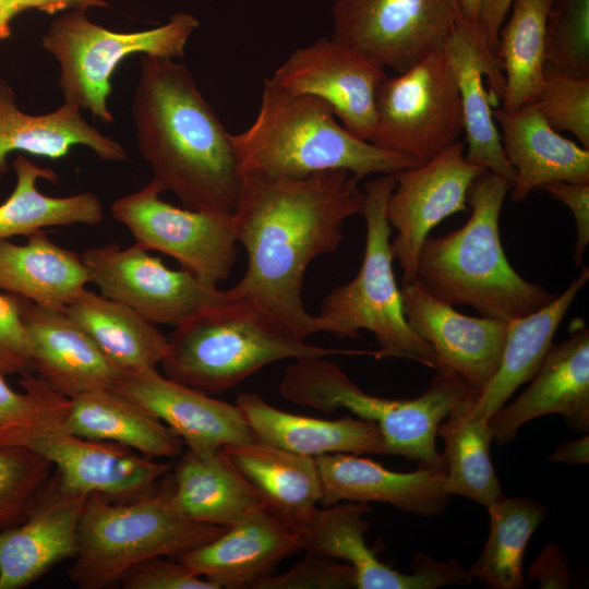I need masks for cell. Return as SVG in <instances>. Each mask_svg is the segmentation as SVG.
I'll list each match as a JSON object with an SVG mask.
<instances>
[{"instance_id": "cell-51", "label": "cell", "mask_w": 589, "mask_h": 589, "mask_svg": "<svg viewBox=\"0 0 589 589\" xmlns=\"http://www.w3.org/2000/svg\"><path fill=\"white\" fill-rule=\"evenodd\" d=\"M23 11L22 0H0V43L10 36L11 21Z\"/></svg>"}, {"instance_id": "cell-31", "label": "cell", "mask_w": 589, "mask_h": 589, "mask_svg": "<svg viewBox=\"0 0 589 589\" xmlns=\"http://www.w3.org/2000/svg\"><path fill=\"white\" fill-rule=\"evenodd\" d=\"M589 279L585 266L577 278L556 298L520 318L508 322L501 361L495 374L471 402V412L489 419L515 390L538 372L553 337L579 291Z\"/></svg>"}, {"instance_id": "cell-46", "label": "cell", "mask_w": 589, "mask_h": 589, "mask_svg": "<svg viewBox=\"0 0 589 589\" xmlns=\"http://www.w3.org/2000/svg\"><path fill=\"white\" fill-rule=\"evenodd\" d=\"M540 190L561 201L572 212L576 227L573 260L575 266L580 265L589 243V183L555 181L543 184Z\"/></svg>"}, {"instance_id": "cell-24", "label": "cell", "mask_w": 589, "mask_h": 589, "mask_svg": "<svg viewBox=\"0 0 589 589\" xmlns=\"http://www.w3.org/2000/svg\"><path fill=\"white\" fill-rule=\"evenodd\" d=\"M299 550V536L265 507L175 557L218 589H254Z\"/></svg>"}, {"instance_id": "cell-26", "label": "cell", "mask_w": 589, "mask_h": 589, "mask_svg": "<svg viewBox=\"0 0 589 589\" xmlns=\"http://www.w3.org/2000/svg\"><path fill=\"white\" fill-rule=\"evenodd\" d=\"M502 130L504 155L515 171L510 199L527 200L543 184L564 181L589 183V149L562 136L543 118L534 103L515 111L493 109Z\"/></svg>"}, {"instance_id": "cell-25", "label": "cell", "mask_w": 589, "mask_h": 589, "mask_svg": "<svg viewBox=\"0 0 589 589\" xmlns=\"http://www.w3.org/2000/svg\"><path fill=\"white\" fill-rule=\"evenodd\" d=\"M322 482L323 506L341 502L385 503L417 516H437L449 503L444 469L419 467L393 471L354 454L336 453L315 458Z\"/></svg>"}, {"instance_id": "cell-52", "label": "cell", "mask_w": 589, "mask_h": 589, "mask_svg": "<svg viewBox=\"0 0 589 589\" xmlns=\"http://www.w3.org/2000/svg\"><path fill=\"white\" fill-rule=\"evenodd\" d=\"M482 0H459L462 14L472 22H478Z\"/></svg>"}, {"instance_id": "cell-28", "label": "cell", "mask_w": 589, "mask_h": 589, "mask_svg": "<svg viewBox=\"0 0 589 589\" xmlns=\"http://www.w3.org/2000/svg\"><path fill=\"white\" fill-rule=\"evenodd\" d=\"M236 405L255 440L309 457L346 453L389 455L380 428L361 418L336 420L289 413L252 392L240 394Z\"/></svg>"}, {"instance_id": "cell-44", "label": "cell", "mask_w": 589, "mask_h": 589, "mask_svg": "<svg viewBox=\"0 0 589 589\" xmlns=\"http://www.w3.org/2000/svg\"><path fill=\"white\" fill-rule=\"evenodd\" d=\"M21 302V296L0 293V373L4 376L33 371Z\"/></svg>"}, {"instance_id": "cell-48", "label": "cell", "mask_w": 589, "mask_h": 589, "mask_svg": "<svg viewBox=\"0 0 589 589\" xmlns=\"http://www.w3.org/2000/svg\"><path fill=\"white\" fill-rule=\"evenodd\" d=\"M512 0H482L478 24L486 38L490 50L495 55L500 29L508 15Z\"/></svg>"}, {"instance_id": "cell-14", "label": "cell", "mask_w": 589, "mask_h": 589, "mask_svg": "<svg viewBox=\"0 0 589 589\" xmlns=\"http://www.w3.org/2000/svg\"><path fill=\"white\" fill-rule=\"evenodd\" d=\"M89 283L100 294L137 312L153 324L178 327L220 302L225 291L191 272L171 269L137 243L89 248L81 254Z\"/></svg>"}, {"instance_id": "cell-30", "label": "cell", "mask_w": 589, "mask_h": 589, "mask_svg": "<svg viewBox=\"0 0 589 589\" xmlns=\"http://www.w3.org/2000/svg\"><path fill=\"white\" fill-rule=\"evenodd\" d=\"M224 450L267 508L299 536L322 498L316 459L257 440L228 445Z\"/></svg>"}, {"instance_id": "cell-50", "label": "cell", "mask_w": 589, "mask_h": 589, "mask_svg": "<svg viewBox=\"0 0 589 589\" xmlns=\"http://www.w3.org/2000/svg\"><path fill=\"white\" fill-rule=\"evenodd\" d=\"M24 10L37 9L48 14L63 10H84L89 8H108L104 0H22Z\"/></svg>"}, {"instance_id": "cell-38", "label": "cell", "mask_w": 589, "mask_h": 589, "mask_svg": "<svg viewBox=\"0 0 589 589\" xmlns=\"http://www.w3.org/2000/svg\"><path fill=\"white\" fill-rule=\"evenodd\" d=\"M486 509L490 521L486 542L469 572L490 589H522L527 544L548 516V509L538 501L522 496H503Z\"/></svg>"}, {"instance_id": "cell-19", "label": "cell", "mask_w": 589, "mask_h": 589, "mask_svg": "<svg viewBox=\"0 0 589 589\" xmlns=\"http://www.w3.org/2000/svg\"><path fill=\"white\" fill-rule=\"evenodd\" d=\"M401 296L409 325L434 353L436 373L480 393L498 368L508 322L461 314L417 284L402 286Z\"/></svg>"}, {"instance_id": "cell-2", "label": "cell", "mask_w": 589, "mask_h": 589, "mask_svg": "<svg viewBox=\"0 0 589 589\" xmlns=\"http://www.w3.org/2000/svg\"><path fill=\"white\" fill-rule=\"evenodd\" d=\"M132 117L161 192H173L188 208L233 213L242 172L231 134L183 63L142 56Z\"/></svg>"}, {"instance_id": "cell-33", "label": "cell", "mask_w": 589, "mask_h": 589, "mask_svg": "<svg viewBox=\"0 0 589 589\" xmlns=\"http://www.w3.org/2000/svg\"><path fill=\"white\" fill-rule=\"evenodd\" d=\"M89 283L81 255L55 243L41 230L24 244L0 240V289L55 309L65 305Z\"/></svg>"}, {"instance_id": "cell-7", "label": "cell", "mask_w": 589, "mask_h": 589, "mask_svg": "<svg viewBox=\"0 0 589 589\" xmlns=\"http://www.w3.org/2000/svg\"><path fill=\"white\" fill-rule=\"evenodd\" d=\"M395 185V173L365 182L360 213L365 220L362 263L349 283L334 287L323 299L315 315L317 327L340 338H360V330H369L378 346L374 359H405L434 370L431 347L405 316L394 274L386 204Z\"/></svg>"}, {"instance_id": "cell-10", "label": "cell", "mask_w": 589, "mask_h": 589, "mask_svg": "<svg viewBox=\"0 0 589 589\" xmlns=\"http://www.w3.org/2000/svg\"><path fill=\"white\" fill-rule=\"evenodd\" d=\"M69 399L59 395L39 410L0 426V446L31 449L56 467L60 483L74 492L129 501L151 492L170 470L135 450L75 435L60 423Z\"/></svg>"}, {"instance_id": "cell-9", "label": "cell", "mask_w": 589, "mask_h": 589, "mask_svg": "<svg viewBox=\"0 0 589 589\" xmlns=\"http://www.w3.org/2000/svg\"><path fill=\"white\" fill-rule=\"evenodd\" d=\"M85 12L69 10L53 20L41 46L60 64L64 103L87 109L106 123L113 121L107 100L112 91L111 76L121 61L135 53L183 57L187 41L200 24L192 14L180 12L158 27L120 33L93 23Z\"/></svg>"}, {"instance_id": "cell-20", "label": "cell", "mask_w": 589, "mask_h": 589, "mask_svg": "<svg viewBox=\"0 0 589 589\" xmlns=\"http://www.w3.org/2000/svg\"><path fill=\"white\" fill-rule=\"evenodd\" d=\"M530 385L489 420L492 440L513 441L527 422L561 414L575 432L589 429V329L582 318L570 323V335L552 345Z\"/></svg>"}, {"instance_id": "cell-18", "label": "cell", "mask_w": 589, "mask_h": 589, "mask_svg": "<svg viewBox=\"0 0 589 589\" xmlns=\"http://www.w3.org/2000/svg\"><path fill=\"white\" fill-rule=\"evenodd\" d=\"M442 52L459 93L466 160L513 182L515 171L504 155L492 108L493 101L503 99L505 75L478 22L459 10Z\"/></svg>"}, {"instance_id": "cell-42", "label": "cell", "mask_w": 589, "mask_h": 589, "mask_svg": "<svg viewBox=\"0 0 589 589\" xmlns=\"http://www.w3.org/2000/svg\"><path fill=\"white\" fill-rule=\"evenodd\" d=\"M356 588L353 568L322 554L305 552L304 556L280 575H267L254 589H349Z\"/></svg>"}, {"instance_id": "cell-13", "label": "cell", "mask_w": 589, "mask_h": 589, "mask_svg": "<svg viewBox=\"0 0 589 589\" xmlns=\"http://www.w3.org/2000/svg\"><path fill=\"white\" fill-rule=\"evenodd\" d=\"M459 0H335L332 39L402 73L442 47Z\"/></svg>"}, {"instance_id": "cell-27", "label": "cell", "mask_w": 589, "mask_h": 589, "mask_svg": "<svg viewBox=\"0 0 589 589\" xmlns=\"http://www.w3.org/2000/svg\"><path fill=\"white\" fill-rule=\"evenodd\" d=\"M167 485L173 509L206 525L228 528L267 507L224 448L205 454L188 448Z\"/></svg>"}, {"instance_id": "cell-45", "label": "cell", "mask_w": 589, "mask_h": 589, "mask_svg": "<svg viewBox=\"0 0 589 589\" xmlns=\"http://www.w3.org/2000/svg\"><path fill=\"white\" fill-rule=\"evenodd\" d=\"M23 393L10 387L0 373V426L26 417L59 396L47 383L32 371L21 374Z\"/></svg>"}, {"instance_id": "cell-43", "label": "cell", "mask_w": 589, "mask_h": 589, "mask_svg": "<svg viewBox=\"0 0 589 589\" xmlns=\"http://www.w3.org/2000/svg\"><path fill=\"white\" fill-rule=\"evenodd\" d=\"M123 589H218L172 556H154L129 568L120 578Z\"/></svg>"}, {"instance_id": "cell-21", "label": "cell", "mask_w": 589, "mask_h": 589, "mask_svg": "<svg viewBox=\"0 0 589 589\" xmlns=\"http://www.w3.org/2000/svg\"><path fill=\"white\" fill-rule=\"evenodd\" d=\"M111 390L164 422L193 452L205 454L255 440L236 404L170 380L157 369L120 373Z\"/></svg>"}, {"instance_id": "cell-4", "label": "cell", "mask_w": 589, "mask_h": 589, "mask_svg": "<svg viewBox=\"0 0 589 589\" xmlns=\"http://www.w3.org/2000/svg\"><path fill=\"white\" fill-rule=\"evenodd\" d=\"M241 172L272 178H301L346 170L360 180L420 165L382 149L338 124L323 100L289 94L264 80L259 112L243 132L231 134Z\"/></svg>"}, {"instance_id": "cell-39", "label": "cell", "mask_w": 589, "mask_h": 589, "mask_svg": "<svg viewBox=\"0 0 589 589\" xmlns=\"http://www.w3.org/2000/svg\"><path fill=\"white\" fill-rule=\"evenodd\" d=\"M545 69L589 77V0H553L545 27Z\"/></svg>"}, {"instance_id": "cell-36", "label": "cell", "mask_w": 589, "mask_h": 589, "mask_svg": "<svg viewBox=\"0 0 589 589\" xmlns=\"http://www.w3.org/2000/svg\"><path fill=\"white\" fill-rule=\"evenodd\" d=\"M12 167L16 185L0 205V240L28 236L45 227L97 225L104 219L103 205L92 192L64 197L39 192L37 179L57 182L58 176L52 169L39 167L22 154L14 158Z\"/></svg>"}, {"instance_id": "cell-12", "label": "cell", "mask_w": 589, "mask_h": 589, "mask_svg": "<svg viewBox=\"0 0 589 589\" xmlns=\"http://www.w3.org/2000/svg\"><path fill=\"white\" fill-rule=\"evenodd\" d=\"M160 193L149 181L116 200L111 214L143 249L173 257L204 284L217 287L229 277L237 257L233 213L180 208L161 200Z\"/></svg>"}, {"instance_id": "cell-6", "label": "cell", "mask_w": 589, "mask_h": 589, "mask_svg": "<svg viewBox=\"0 0 589 589\" xmlns=\"http://www.w3.org/2000/svg\"><path fill=\"white\" fill-rule=\"evenodd\" d=\"M286 400L333 413L346 409L356 417L374 422L381 430L389 455L445 470L436 448L437 429L465 399L479 393L460 380L436 373L429 387L411 399H389L366 393L327 357L296 359L288 365L278 385Z\"/></svg>"}, {"instance_id": "cell-11", "label": "cell", "mask_w": 589, "mask_h": 589, "mask_svg": "<svg viewBox=\"0 0 589 589\" xmlns=\"http://www.w3.org/2000/svg\"><path fill=\"white\" fill-rule=\"evenodd\" d=\"M461 132L459 93L442 51L381 82L368 140L373 145L421 165L458 141Z\"/></svg>"}, {"instance_id": "cell-22", "label": "cell", "mask_w": 589, "mask_h": 589, "mask_svg": "<svg viewBox=\"0 0 589 589\" xmlns=\"http://www.w3.org/2000/svg\"><path fill=\"white\" fill-rule=\"evenodd\" d=\"M89 495L64 488L57 476L37 494L25 519L0 530V589H22L58 563L75 557Z\"/></svg>"}, {"instance_id": "cell-47", "label": "cell", "mask_w": 589, "mask_h": 589, "mask_svg": "<svg viewBox=\"0 0 589 589\" xmlns=\"http://www.w3.org/2000/svg\"><path fill=\"white\" fill-rule=\"evenodd\" d=\"M570 580L567 553L555 543L542 550L528 572V582L538 581L539 588H567Z\"/></svg>"}, {"instance_id": "cell-34", "label": "cell", "mask_w": 589, "mask_h": 589, "mask_svg": "<svg viewBox=\"0 0 589 589\" xmlns=\"http://www.w3.org/2000/svg\"><path fill=\"white\" fill-rule=\"evenodd\" d=\"M120 373L156 369L168 347L167 337L133 309L82 289L64 308Z\"/></svg>"}, {"instance_id": "cell-1", "label": "cell", "mask_w": 589, "mask_h": 589, "mask_svg": "<svg viewBox=\"0 0 589 589\" xmlns=\"http://www.w3.org/2000/svg\"><path fill=\"white\" fill-rule=\"evenodd\" d=\"M359 181L346 170L301 178L242 172L233 215L248 265L226 296L252 302L300 340L318 333L301 298L304 274L317 256L338 249L345 220L361 213Z\"/></svg>"}, {"instance_id": "cell-32", "label": "cell", "mask_w": 589, "mask_h": 589, "mask_svg": "<svg viewBox=\"0 0 589 589\" xmlns=\"http://www.w3.org/2000/svg\"><path fill=\"white\" fill-rule=\"evenodd\" d=\"M60 423L75 435L116 443L148 458H176L183 453L184 443L176 432L111 389L69 399Z\"/></svg>"}, {"instance_id": "cell-17", "label": "cell", "mask_w": 589, "mask_h": 589, "mask_svg": "<svg viewBox=\"0 0 589 589\" xmlns=\"http://www.w3.org/2000/svg\"><path fill=\"white\" fill-rule=\"evenodd\" d=\"M386 76L360 53L322 37L296 49L269 80L289 94L323 100L349 133L368 141L375 122L376 91Z\"/></svg>"}, {"instance_id": "cell-23", "label": "cell", "mask_w": 589, "mask_h": 589, "mask_svg": "<svg viewBox=\"0 0 589 589\" xmlns=\"http://www.w3.org/2000/svg\"><path fill=\"white\" fill-rule=\"evenodd\" d=\"M21 318L32 369L59 395L111 389L120 372L64 309L47 308L22 297Z\"/></svg>"}, {"instance_id": "cell-29", "label": "cell", "mask_w": 589, "mask_h": 589, "mask_svg": "<svg viewBox=\"0 0 589 589\" xmlns=\"http://www.w3.org/2000/svg\"><path fill=\"white\" fill-rule=\"evenodd\" d=\"M74 145L86 146L108 161L128 159L125 149L92 127L75 105L64 103L49 113L27 115L19 109L10 84L0 79V178L13 152L58 159Z\"/></svg>"}, {"instance_id": "cell-40", "label": "cell", "mask_w": 589, "mask_h": 589, "mask_svg": "<svg viewBox=\"0 0 589 589\" xmlns=\"http://www.w3.org/2000/svg\"><path fill=\"white\" fill-rule=\"evenodd\" d=\"M52 465L20 446H0V530L22 522L48 482Z\"/></svg>"}, {"instance_id": "cell-49", "label": "cell", "mask_w": 589, "mask_h": 589, "mask_svg": "<svg viewBox=\"0 0 589 589\" xmlns=\"http://www.w3.org/2000/svg\"><path fill=\"white\" fill-rule=\"evenodd\" d=\"M548 460L566 465H587L589 462L588 434L561 443L548 457Z\"/></svg>"}, {"instance_id": "cell-8", "label": "cell", "mask_w": 589, "mask_h": 589, "mask_svg": "<svg viewBox=\"0 0 589 589\" xmlns=\"http://www.w3.org/2000/svg\"><path fill=\"white\" fill-rule=\"evenodd\" d=\"M226 528L190 520L170 504L168 485L129 501L91 494L79 527V550L69 578L81 589H101L135 564L154 556H177Z\"/></svg>"}, {"instance_id": "cell-5", "label": "cell", "mask_w": 589, "mask_h": 589, "mask_svg": "<svg viewBox=\"0 0 589 589\" xmlns=\"http://www.w3.org/2000/svg\"><path fill=\"white\" fill-rule=\"evenodd\" d=\"M167 339L160 362L163 374L208 395L233 388L264 366L285 359L375 354V350L306 344L252 302L228 298L226 292L220 302L175 327Z\"/></svg>"}, {"instance_id": "cell-37", "label": "cell", "mask_w": 589, "mask_h": 589, "mask_svg": "<svg viewBox=\"0 0 589 589\" xmlns=\"http://www.w3.org/2000/svg\"><path fill=\"white\" fill-rule=\"evenodd\" d=\"M553 0H512L495 56L504 75L503 109L515 111L534 103L545 70V27Z\"/></svg>"}, {"instance_id": "cell-41", "label": "cell", "mask_w": 589, "mask_h": 589, "mask_svg": "<svg viewBox=\"0 0 589 589\" xmlns=\"http://www.w3.org/2000/svg\"><path fill=\"white\" fill-rule=\"evenodd\" d=\"M534 104L555 131L572 133L584 148L589 149V77L545 69Z\"/></svg>"}, {"instance_id": "cell-15", "label": "cell", "mask_w": 589, "mask_h": 589, "mask_svg": "<svg viewBox=\"0 0 589 589\" xmlns=\"http://www.w3.org/2000/svg\"><path fill=\"white\" fill-rule=\"evenodd\" d=\"M464 148L456 141L429 161L395 173L386 217L397 231L390 250L402 271V286L416 284L418 256L430 231L445 218L467 211L469 189L485 170L468 163Z\"/></svg>"}, {"instance_id": "cell-35", "label": "cell", "mask_w": 589, "mask_h": 589, "mask_svg": "<svg viewBox=\"0 0 589 589\" xmlns=\"http://www.w3.org/2000/svg\"><path fill=\"white\" fill-rule=\"evenodd\" d=\"M478 395L461 401L440 424L437 436L444 442L442 454L444 486L449 496L459 495L488 508L504 495L492 465V434L489 419L471 412Z\"/></svg>"}, {"instance_id": "cell-3", "label": "cell", "mask_w": 589, "mask_h": 589, "mask_svg": "<svg viewBox=\"0 0 589 589\" xmlns=\"http://www.w3.org/2000/svg\"><path fill=\"white\" fill-rule=\"evenodd\" d=\"M512 182L483 170L472 182L469 219L442 237H426L416 284L452 306L473 308L481 316L510 322L533 313L557 294L520 276L509 264L500 236V215Z\"/></svg>"}, {"instance_id": "cell-16", "label": "cell", "mask_w": 589, "mask_h": 589, "mask_svg": "<svg viewBox=\"0 0 589 589\" xmlns=\"http://www.w3.org/2000/svg\"><path fill=\"white\" fill-rule=\"evenodd\" d=\"M369 512L368 504L356 502L317 507L299 533L302 550L348 563L358 589H436L472 584L469 569L456 558L438 561L420 553L411 563L410 574L384 564L365 541L370 526L364 515Z\"/></svg>"}]
</instances>
